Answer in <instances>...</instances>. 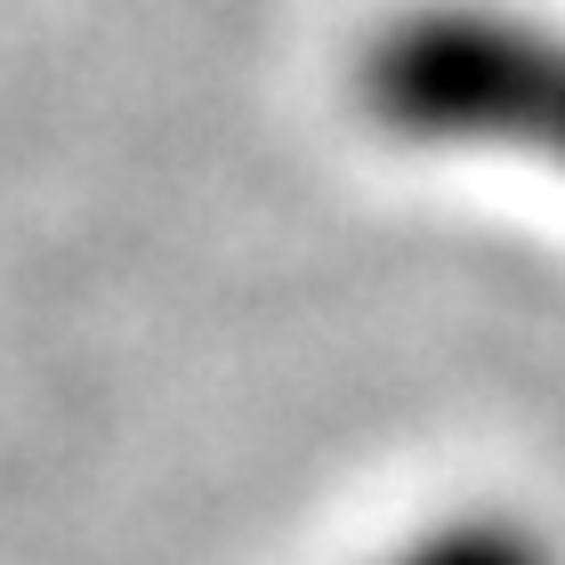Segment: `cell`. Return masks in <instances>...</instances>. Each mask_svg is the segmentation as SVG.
I'll list each match as a JSON object with an SVG mask.
<instances>
[{
    "label": "cell",
    "instance_id": "obj_1",
    "mask_svg": "<svg viewBox=\"0 0 565 565\" xmlns=\"http://www.w3.org/2000/svg\"><path fill=\"white\" fill-rule=\"evenodd\" d=\"M355 106L396 146L565 170V24L509 0L396 9L355 57Z\"/></svg>",
    "mask_w": 565,
    "mask_h": 565
},
{
    "label": "cell",
    "instance_id": "obj_2",
    "mask_svg": "<svg viewBox=\"0 0 565 565\" xmlns=\"http://www.w3.org/2000/svg\"><path fill=\"white\" fill-rule=\"evenodd\" d=\"M388 565H557L550 542L525 518H501V509H477V518H445L413 533Z\"/></svg>",
    "mask_w": 565,
    "mask_h": 565
}]
</instances>
